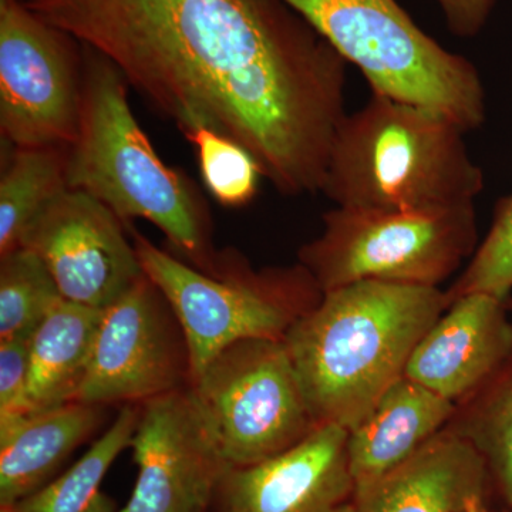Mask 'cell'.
<instances>
[{"label":"cell","mask_w":512,"mask_h":512,"mask_svg":"<svg viewBox=\"0 0 512 512\" xmlns=\"http://www.w3.org/2000/svg\"><path fill=\"white\" fill-rule=\"evenodd\" d=\"M103 409L70 402L45 412L0 416V508L49 483L63 461L99 429Z\"/></svg>","instance_id":"e0dca14e"},{"label":"cell","mask_w":512,"mask_h":512,"mask_svg":"<svg viewBox=\"0 0 512 512\" xmlns=\"http://www.w3.org/2000/svg\"><path fill=\"white\" fill-rule=\"evenodd\" d=\"M510 505H511V508H512V500L510 501Z\"/></svg>","instance_id":"f546056e"},{"label":"cell","mask_w":512,"mask_h":512,"mask_svg":"<svg viewBox=\"0 0 512 512\" xmlns=\"http://www.w3.org/2000/svg\"><path fill=\"white\" fill-rule=\"evenodd\" d=\"M26 5H32V3L40 2V0H22Z\"/></svg>","instance_id":"f1b7e54d"},{"label":"cell","mask_w":512,"mask_h":512,"mask_svg":"<svg viewBox=\"0 0 512 512\" xmlns=\"http://www.w3.org/2000/svg\"><path fill=\"white\" fill-rule=\"evenodd\" d=\"M67 185L109 207L126 225H156L183 261L214 272L207 204L190 178L171 168L141 128L120 70L83 45V97L79 133L69 147Z\"/></svg>","instance_id":"3957f363"},{"label":"cell","mask_w":512,"mask_h":512,"mask_svg":"<svg viewBox=\"0 0 512 512\" xmlns=\"http://www.w3.org/2000/svg\"><path fill=\"white\" fill-rule=\"evenodd\" d=\"M191 384L183 328L146 274L104 309L76 402L143 404Z\"/></svg>","instance_id":"30bf717a"},{"label":"cell","mask_w":512,"mask_h":512,"mask_svg":"<svg viewBox=\"0 0 512 512\" xmlns=\"http://www.w3.org/2000/svg\"><path fill=\"white\" fill-rule=\"evenodd\" d=\"M488 471L483 456L446 429L399 466L355 485L357 512H466L483 503Z\"/></svg>","instance_id":"9a60e30c"},{"label":"cell","mask_w":512,"mask_h":512,"mask_svg":"<svg viewBox=\"0 0 512 512\" xmlns=\"http://www.w3.org/2000/svg\"><path fill=\"white\" fill-rule=\"evenodd\" d=\"M299 249L323 293L362 281L440 288L478 248L476 207L383 211L336 207Z\"/></svg>","instance_id":"52a82bcc"},{"label":"cell","mask_w":512,"mask_h":512,"mask_svg":"<svg viewBox=\"0 0 512 512\" xmlns=\"http://www.w3.org/2000/svg\"><path fill=\"white\" fill-rule=\"evenodd\" d=\"M463 130L436 111L373 92L346 114L320 192L338 207L440 211L473 204L484 187Z\"/></svg>","instance_id":"277c9868"},{"label":"cell","mask_w":512,"mask_h":512,"mask_svg":"<svg viewBox=\"0 0 512 512\" xmlns=\"http://www.w3.org/2000/svg\"><path fill=\"white\" fill-rule=\"evenodd\" d=\"M103 311L62 299L30 336V366L23 413L76 402Z\"/></svg>","instance_id":"ac0fdd59"},{"label":"cell","mask_w":512,"mask_h":512,"mask_svg":"<svg viewBox=\"0 0 512 512\" xmlns=\"http://www.w3.org/2000/svg\"><path fill=\"white\" fill-rule=\"evenodd\" d=\"M448 306L440 288L396 282L323 293L284 338L316 426H357L404 376L414 348Z\"/></svg>","instance_id":"7a4b0ae2"},{"label":"cell","mask_w":512,"mask_h":512,"mask_svg":"<svg viewBox=\"0 0 512 512\" xmlns=\"http://www.w3.org/2000/svg\"><path fill=\"white\" fill-rule=\"evenodd\" d=\"M184 136L195 148L202 181L215 200L231 208L254 200L264 174L248 150L207 127L192 128Z\"/></svg>","instance_id":"603a6c76"},{"label":"cell","mask_w":512,"mask_h":512,"mask_svg":"<svg viewBox=\"0 0 512 512\" xmlns=\"http://www.w3.org/2000/svg\"><path fill=\"white\" fill-rule=\"evenodd\" d=\"M140 419V404L121 407L109 430L62 476L0 512H117L101 484L116 458L130 448Z\"/></svg>","instance_id":"d6986e66"},{"label":"cell","mask_w":512,"mask_h":512,"mask_svg":"<svg viewBox=\"0 0 512 512\" xmlns=\"http://www.w3.org/2000/svg\"><path fill=\"white\" fill-rule=\"evenodd\" d=\"M466 512H487L483 510V503H474L467 508Z\"/></svg>","instance_id":"83f0119b"},{"label":"cell","mask_w":512,"mask_h":512,"mask_svg":"<svg viewBox=\"0 0 512 512\" xmlns=\"http://www.w3.org/2000/svg\"><path fill=\"white\" fill-rule=\"evenodd\" d=\"M144 274L170 303L191 359V382L235 342L284 340L288 330L322 301L323 291L305 266L255 269L225 249L214 272H202L130 229Z\"/></svg>","instance_id":"5b68a950"},{"label":"cell","mask_w":512,"mask_h":512,"mask_svg":"<svg viewBox=\"0 0 512 512\" xmlns=\"http://www.w3.org/2000/svg\"><path fill=\"white\" fill-rule=\"evenodd\" d=\"M302 16L373 92L443 114L464 131L485 119L474 64L424 33L396 0H282Z\"/></svg>","instance_id":"8992f818"},{"label":"cell","mask_w":512,"mask_h":512,"mask_svg":"<svg viewBox=\"0 0 512 512\" xmlns=\"http://www.w3.org/2000/svg\"><path fill=\"white\" fill-rule=\"evenodd\" d=\"M349 431L315 427L295 446L244 467H229L214 500L220 512H336L355 493Z\"/></svg>","instance_id":"4fadbf2b"},{"label":"cell","mask_w":512,"mask_h":512,"mask_svg":"<svg viewBox=\"0 0 512 512\" xmlns=\"http://www.w3.org/2000/svg\"><path fill=\"white\" fill-rule=\"evenodd\" d=\"M508 302L473 292L450 303L407 362L404 376L444 399H467L512 355Z\"/></svg>","instance_id":"5bb4252c"},{"label":"cell","mask_w":512,"mask_h":512,"mask_svg":"<svg viewBox=\"0 0 512 512\" xmlns=\"http://www.w3.org/2000/svg\"><path fill=\"white\" fill-rule=\"evenodd\" d=\"M456 403L400 377L349 431L348 457L355 485L383 476L447 426Z\"/></svg>","instance_id":"2e32d148"},{"label":"cell","mask_w":512,"mask_h":512,"mask_svg":"<svg viewBox=\"0 0 512 512\" xmlns=\"http://www.w3.org/2000/svg\"><path fill=\"white\" fill-rule=\"evenodd\" d=\"M446 15L448 29L457 36H474L487 22L493 0H437Z\"/></svg>","instance_id":"484cf974"},{"label":"cell","mask_w":512,"mask_h":512,"mask_svg":"<svg viewBox=\"0 0 512 512\" xmlns=\"http://www.w3.org/2000/svg\"><path fill=\"white\" fill-rule=\"evenodd\" d=\"M190 389L231 467L274 457L318 427L281 339L235 342Z\"/></svg>","instance_id":"ba28073f"},{"label":"cell","mask_w":512,"mask_h":512,"mask_svg":"<svg viewBox=\"0 0 512 512\" xmlns=\"http://www.w3.org/2000/svg\"><path fill=\"white\" fill-rule=\"evenodd\" d=\"M83 45L22 0H0V134L12 147H70L79 133Z\"/></svg>","instance_id":"9c48e42d"},{"label":"cell","mask_w":512,"mask_h":512,"mask_svg":"<svg viewBox=\"0 0 512 512\" xmlns=\"http://www.w3.org/2000/svg\"><path fill=\"white\" fill-rule=\"evenodd\" d=\"M124 227L103 202L69 188L26 228L20 248L42 259L66 301L104 311L144 276Z\"/></svg>","instance_id":"7c38bea8"},{"label":"cell","mask_w":512,"mask_h":512,"mask_svg":"<svg viewBox=\"0 0 512 512\" xmlns=\"http://www.w3.org/2000/svg\"><path fill=\"white\" fill-rule=\"evenodd\" d=\"M336 512H357V510L353 501H349V503L342 505V507H340Z\"/></svg>","instance_id":"4316f807"},{"label":"cell","mask_w":512,"mask_h":512,"mask_svg":"<svg viewBox=\"0 0 512 512\" xmlns=\"http://www.w3.org/2000/svg\"><path fill=\"white\" fill-rule=\"evenodd\" d=\"M444 429L467 440L512 500V355L490 379L456 404Z\"/></svg>","instance_id":"44dd1931"},{"label":"cell","mask_w":512,"mask_h":512,"mask_svg":"<svg viewBox=\"0 0 512 512\" xmlns=\"http://www.w3.org/2000/svg\"><path fill=\"white\" fill-rule=\"evenodd\" d=\"M446 292L450 303L473 292L490 293L508 302L512 292V195L498 202L487 237Z\"/></svg>","instance_id":"cb8c5ba5"},{"label":"cell","mask_w":512,"mask_h":512,"mask_svg":"<svg viewBox=\"0 0 512 512\" xmlns=\"http://www.w3.org/2000/svg\"><path fill=\"white\" fill-rule=\"evenodd\" d=\"M42 259L26 248L0 256V339L30 338L62 301Z\"/></svg>","instance_id":"7402d4cb"},{"label":"cell","mask_w":512,"mask_h":512,"mask_svg":"<svg viewBox=\"0 0 512 512\" xmlns=\"http://www.w3.org/2000/svg\"><path fill=\"white\" fill-rule=\"evenodd\" d=\"M181 133L248 150L282 194H316L345 120L346 62L282 0H40Z\"/></svg>","instance_id":"6da1fadb"},{"label":"cell","mask_w":512,"mask_h":512,"mask_svg":"<svg viewBox=\"0 0 512 512\" xmlns=\"http://www.w3.org/2000/svg\"><path fill=\"white\" fill-rule=\"evenodd\" d=\"M30 338L0 339V416L25 410Z\"/></svg>","instance_id":"d4e9b609"},{"label":"cell","mask_w":512,"mask_h":512,"mask_svg":"<svg viewBox=\"0 0 512 512\" xmlns=\"http://www.w3.org/2000/svg\"><path fill=\"white\" fill-rule=\"evenodd\" d=\"M137 480L117 512H205L228 468L190 386L140 404Z\"/></svg>","instance_id":"8fae6325"},{"label":"cell","mask_w":512,"mask_h":512,"mask_svg":"<svg viewBox=\"0 0 512 512\" xmlns=\"http://www.w3.org/2000/svg\"><path fill=\"white\" fill-rule=\"evenodd\" d=\"M0 177V256L20 248L26 228L67 185L69 147L3 144Z\"/></svg>","instance_id":"ffe728a7"}]
</instances>
